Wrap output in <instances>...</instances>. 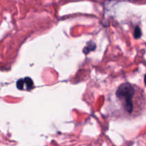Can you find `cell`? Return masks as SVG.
<instances>
[{"label": "cell", "instance_id": "7a4b0ae2", "mask_svg": "<svg viewBox=\"0 0 146 146\" xmlns=\"http://www.w3.org/2000/svg\"><path fill=\"white\" fill-rule=\"evenodd\" d=\"M17 87L21 91H31L34 88V82L29 77L20 78L17 82Z\"/></svg>", "mask_w": 146, "mask_h": 146}, {"label": "cell", "instance_id": "6da1fadb", "mask_svg": "<svg viewBox=\"0 0 146 146\" xmlns=\"http://www.w3.org/2000/svg\"><path fill=\"white\" fill-rule=\"evenodd\" d=\"M114 113L118 118L132 119L141 115L145 108L143 90L131 83L121 84L117 88L112 100Z\"/></svg>", "mask_w": 146, "mask_h": 146}]
</instances>
